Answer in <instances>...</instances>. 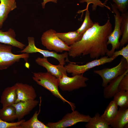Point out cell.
<instances>
[{
    "mask_svg": "<svg viewBox=\"0 0 128 128\" xmlns=\"http://www.w3.org/2000/svg\"><path fill=\"white\" fill-rule=\"evenodd\" d=\"M107 14L108 19L104 24L100 25L98 22L94 23L80 40L70 46L68 53L70 56L74 58L88 55L91 59H97L108 52L107 42L112 31V26Z\"/></svg>",
    "mask_w": 128,
    "mask_h": 128,
    "instance_id": "obj_1",
    "label": "cell"
},
{
    "mask_svg": "<svg viewBox=\"0 0 128 128\" xmlns=\"http://www.w3.org/2000/svg\"><path fill=\"white\" fill-rule=\"evenodd\" d=\"M32 78L38 85L50 91L56 97L64 102H67L70 106L72 110H75V104L65 99L59 92L58 87L59 79L49 73L39 72L33 73Z\"/></svg>",
    "mask_w": 128,
    "mask_h": 128,
    "instance_id": "obj_2",
    "label": "cell"
},
{
    "mask_svg": "<svg viewBox=\"0 0 128 128\" xmlns=\"http://www.w3.org/2000/svg\"><path fill=\"white\" fill-rule=\"evenodd\" d=\"M12 46L0 43V70L6 69L23 59L27 62L29 54H15L12 52Z\"/></svg>",
    "mask_w": 128,
    "mask_h": 128,
    "instance_id": "obj_3",
    "label": "cell"
},
{
    "mask_svg": "<svg viewBox=\"0 0 128 128\" xmlns=\"http://www.w3.org/2000/svg\"><path fill=\"white\" fill-rule=\"evenodd\" d=\"M128 70V63L123 57L119 63L111 68H105L102 69L94 70V73L99 75L102 78L101 85L105 87L112 80L124 73Z\"/></svg>",
    "mask_w": 128,
    "mask_h": 128,
    "instance_id": "obj_4",
    "label": "cell"
},
{
    "mask_svg": "<svg viewBox=\"0 0 128 128\" xmlns=\"http://www.w3.org/2000/svg\"><path fill=\"white\" fill-rule=\"evenodd\" d=\"M56 31L52 29L44 32L42 35L41 40L42 45L50 50H53L57 52L69 51L70 46L67 45L58 37Z\"/></svg>",
    "mask_w": 128,
    "mask_h": 128,
    "instance_id": "obj_5",
    "label": "cell"
},
{
    "mask_svg": "<svg viewBox=\"0 0 128 128\" xmlns=\"http://www.w3.org/2000/svg\"><path fill=\"white\" fill-rule=\"evenodd\" d=\"M111 4L112 10L113 13L114 18L115 25L114 30L110 34L108 38L107 45L110 44L112 48L109 50L106 55L109 57H111L115 50L119 49L120 46L119 39L121 35L120 30V23L122 17L119 11L117 9L115 4Z\"/></svg>",
    "mask_w": 128,
    "mask_h": 128,
    "instance_id": "obj_6",
    "label": "cell"
},
{
    "mask_svg": "<svg viewBox=\"0 0 128 128\" xmlns=\"http://www.w3.org/2000/svg\"><path fill=\"white\" fill-rule=\"evenodd\" d=\"M115 58L107 56H103L99 59H95L83 65H78L76 63L69 62L64 67L67 72L71 73L72 76L83 74L86 71L97 66L112 62Z\"/></svg>",
    "mask_w": 128,
    "mask_h": 128,
    "instance_id": "obj_7",
    "label": "cell"
},
{
    "mask_svg": "<svg viewBox=\"0 0 128 128\" xmlns=\"http://www.w3.org/2000/svg\"><path fill=\"white\" fill-rule=\"evenodd\" d=\"M27 40L28 45L20 51L21 53L29 54L38 52L42 55L44 58L50 57L55 59L58 61L59 64L64 66L66 62H71L68 59V53L65 52L61 54H59L54 51L42 50L36 46L34 37H28Z\"/></svg>",
    "mask_w": 128,
    "mask_h": 128,
    "instance_id": "obj_8",
    "label": "cell"
},
{
    "mask_svg": "<svg viewBox=\"0 0 128 128\" xmlns=\"http://www.w3.org/2000/svg\"><path fill=\"white\" fill-rule=\"evenodd\" d=\"M71 113L66 114L61 119L56 122H49L46 125L49 128H65L73 126L79 122H88L91 116L81 114L73 110Z\"/></svg>",
    "mask_w": 128,
    "mask_h": 128,
    "instance_id": "obj_9",
    "label": "cell"
},
{
    "mask_svg": "<svg viewBox=\"0 0 128 128\" xmlns=\"http://www.w3.org/2000/svg\"><path fill=\"white\" fill-rule=\"evenodd\" d=\"M58 79L59 88L63 91H68L86 87L87 86L86 82L89 80L83 74L76 75L71 77L64 74L62 78Z\"/></svg>",
    "mask_w": 128,
    "mask_h": 128,
    "instance_id": "obj_10",
    "label": "cell"
},
{
    "mask_svg": "<svg viewBox=\"0 0 128 128\" xmlns=\"http://www.w3.org/2000/svg\"><path fill=\"white\" fill-rule=\"evenodd\" d=\"M17 98L15 103L20 101L35 100L37 96L35 91L31 85L18 82L15 84Z\"/></svg>",
    "mask_w": 128,
    "mask_h": 128,
    "instance_id": "obj_11",
    "label": "cell"
},
{
    "mask_svg": "<svg viewBox=\"0 0 128 128\" xmlns=\"http://www.w3.org/2000/svg\"><path fill=\"white\" fill-rule=\"evenodd\" d=\"M35 61L37 64L45 68L47 72L58 78H62L64 74L67 75L64 65L59 64L57 65H53L48 61L47 58L38 57Z\"/></svg>",
    "mask_w": 128,
    "mask_h": 128,
    "instance_id": "obj_12",
    "label": "cell"
},
{
    "mask_svg": "<svg viewBox=\"0 0 128 128\" xmlns=\"http://www.w3.org/2000/svg\"><path fill=\"white\" fill-rule=\"evenodd\" d=\"M39 101L36 100L20 101L12 105L15 109L17 119L18 121L30 113L38 104Z\"/></svg>",
    "mask_w": 128,
    "mask_h": 128,
    "instance_id": "obj_13",
    "label": "cell"
},
{
    "mask_svg": "<svg viewBox=\"0 0 128 128\" xmlns=\"http://www.w3.org/2000/svg\"><path fill=\"white\" fill-rule=\"evenodd\" d=\"M16 36L14 30L11 28L5 32L0 30V43L10 45L23 50L26 46L17 40L15 39Z\"/></svg>",
    "mask_w": 128,
    "mask_h": 128,
    "instance_id": "obj_14",
    "label": "cell"
},
{
    "mask_svg": "<svg viewBox=\"0 0 128 128\" xmlns=\"http://www.w3.org/2000/svg\"><path fill=\"white\" fill-rule=\"evenodd\" d=\"M17 98L16 87L14 84L5 88L0 97V102L2 108L12 105L14 103Z\"/></svg>",
    "mask_w": 128,
    "mask_h": 128,
    "instance_id": "obj_15",
    "label": "cell"
},
{
    "mask_svg": "<svg viewBox=\"0 0 128 128\" xmlns=\"http://www.w3.org/2000/svg\"><path fill=\"white\" fill-rule=\"evenodd\" d=\"M0 29L9 13L17 8L15 0H0Z\"/></svg>",
    "mask_w": 128,
    "mask_h": 128,
    "instance_id": "obj_16",
    "label": "cell"
},
{
    "mask_svg": "<svg viewBox=\"0 0 128 128\" xmlns=\"http://www.w3.org/2000/svg\"><path fill=\"white\" fill-rule=\"evenodd\" d=\"M128 124V108H120L114 119L110 123L113 128H123Z\"/></svg>",
    "mask_w": 128,
    "mask_h": 128,
    "instance_id": "obj_17",
    "label": "cell"
},
{
    "mask_svg": "<svg viewBox=\"0 0 128 128\" xmlns=\"http://www.w3.org/2000/svg\"><path fill=\"white\" fill-rule=\"evenodd\" d=\"M128 70L123 74L119 76L111 81L104 87L103 91L104 97L106 99H109L113 97L114 95L119 91L118 89V85L120 81L127 73Z\"/></svg>",
    "mask_w": 128,
    "mask_h": 128,
    "instance_id": "obj_18",
    "label": "cell"
},
{
    "mask_svg": "<svg viewBox=\"0 0 128 128\" xmlns=\"http://www.w3.org/2000/svg\"><path fill=\"white\" fill-rule=\"evenodd\" d=\"M41 98H40L39 109L38 111H36L32 116L29 119L23 122L18 126V128H49L43 123L40 121L38 117L40 111Z\"/></svg>",
    "mask_w": 128,
    "mask_h": 128,
    "instance_id": "obj_19",
    "label": "cell"
},
{
    "mask_svg": "<svg viewBox=\"0 0 128 128\" xmlns=\"http://www.w3.org/2000/svg\"><path fill=\"white\" fill-rule=\"evenodd\" d=\"M56 34L69 46L80 40L83 36L76 31L64 33L56 32Z\"/></svg>",
    "mask_w": 128,
    "mask_h": 128,
    "instance_id": "obj_20",
    "label": "cell"
},
{
    "mask_svg": "<svg viewBox=\"0 0 128 128\" xmlns=\"http://www.w3.org/2000/svg\"><path fill=\"white\" fill-rule=\"evenodd\" d=\"M118 107L113 100L111 101L104 113L100 116L101 117L105 122L110 124L117 113Z\"/></svg>",
    "mask_w": 128,
    "mask_h": 128,
    "instance_id": "obj_21",
    "label": "cell"
},
{
    "mask_svg": "<svg viewBox=\"0 0 128 128\" xmlns=\"http://www.w3.org/2000/svg\"><path fill=\"white\" fill-rule=\"evenodd\" d=\"M122 19L120 28L122 35L120 42V46H123L128 42V13L127 11L121 14Z\"/></svg>",
    "mask_w": 128,
    "mask_h": 128,
    "instance_id": "obj_22",
    "label": "cell"
},
{
    "mask_svg": "<svg viewBox=\"0 0 128 128\" xmlns=\"http://www.w3.org/2000/svg\"><path fill=\"white\" fill-rule=\"evenodd\" d=\"M110 125V124L103 120L97 112L93 117L90 118L85 127L86 128H109Z\"/></svg>",
    "mask_w": 128,
    "mask_h": 128,
    "instance_id": "obj_23",
    "label": "cell"
},
{
    "mask_svg": "<svg viewBox=\"0 0 128 128\" xmlns=\"http://www.w3.org/2000/svg\"><path fill=\"white\" fill-rule=\"evenodd\" d=\"M0 118L7 122L14 121L17 119L15 108L11 105L0 109Z\"/></svg>",
    "mask_w": 128,
    "mask_h": 128,
    "instance_id": "obj_24",
    "label": "cell"
},
{
    "mask_svg": "<svg viewBox=\"0 0 128 128\" xmlns=\"http://www.w3.org/2000/svg\"><path fill=\"white\" fill-rule=\"evenodd\" d=\"M113 100L120 108H128V91H119L113 96Z\"/></svg>",
    "mask_w": 128,
    "mask_h": 128,
    "instance_id": "obj_25",
    "label": "cell"
},
{
    "mask_svg": "<svg viewBox=\"0 0 128 128\" xmlns=\"http://www.w3.org/2000/svg\"><path fill=\"white\" fill-rule=\"evenodd\" d=\"M86 10L84 21L80 27L76 31L79 33L83 35L88 29L91 27L94 23L90 18V13L87 9Z\"/></svg>",
    "mask_w": 128,
    "mask_h": 128,
    "instance_id": "obj_26",
    "label": "cell"
},
{
    "mask_svg": "<svg viewBox=\"0 0 128 128\" xmlns=\"http://www.w3.org/2000/svg\"><path fill=\"white\" fill-rule=\"evenodd\" d=\"M79 2L81 3L86 2L87 3V6L86 9L84 10H82L83 11L88 9L89 5L91 4H92V11H95L97 6H99L102 8L105 7L111 11L110 8L108 6L105 5L103 3H102L100 0H80Z\"/></svg>",
    "mask_w": 128,
    "mask_h": 128,
    "instance_id": "obj_27",
    "label": "cell"
},
{
    "mask_svg": "<svg viewBox=\"0 0 128 128\" xmlns=\"http://www.w3.org/2000/svg\"><path fill=\"white\" fill-rule=\"evenodd\" d=\"M108 0H105L103 3L106 5ZM118 10L123 14L127 12L128 7V0H112Z\"/></svg>",
    "mask_w": 128,
    "mask_h": 128,
    "instance_id": "obj_28",
    "label": "cell"
},
{
    "mask_svg": "<svg viewBox=\"0 0 128 128\" xmlns=\"http://www.w3.org/2000/svg\"><path fill=\"white\" fill-rule=\"evenodd\" d=\"M25 121L24 119H22L15 122H7L3 121L0 118V128H18V126Z\"/></svg>",
    "mask_w": 128,
    "mask_h": 128,
    "instance_id": "obj_29",
    "label": "cell"
},
{
    "mask_svg": "<svg viewBox=\"0 0 128 128\" xmlns=\"http://www.w3.org/2000/svg\"><path fill=\"white\" fill-rule=\"evenodd\" d=\"M119 55H121L128 63V44L123 46L120 50L114 51L111 57L115 59Z\"/></svg>",
    "mask_w": 128,
    "mask_h": 128,
    "instance_id": "obj_30",
    "label": "cell"
},
{
    "mask_svg": "<svg viewBox=\"0 0 128 128\" xmlns=\"http://www.w3.org/2000/svg\"><path fill=\"white\" fill-rule=\"evenodd\" d=\"M119 91H128V73L121 79L118 85Z\"/></svg>",
    "mask_w": 128,
    "mask_h": 128,
    "instance_id": "obj_31",
    "label": "cell"
},
{
    "mask_svg": "<svg viewBox=\"0 0 128 128\" xmlns=\"http://www.w3.org/2000/svg\"><path fill=\"white\" fill-rule=\"evenodd\" d=\"M57 0H43V1L41 3L42 8L43 9L44 8L46 4L48 2H51L57 3Z\"/></svg>",
    "mask_w": 128,
    "mask_h": 128,
    "instance_id": "obj_32",
    "label": "cell"
}]
</instances>
